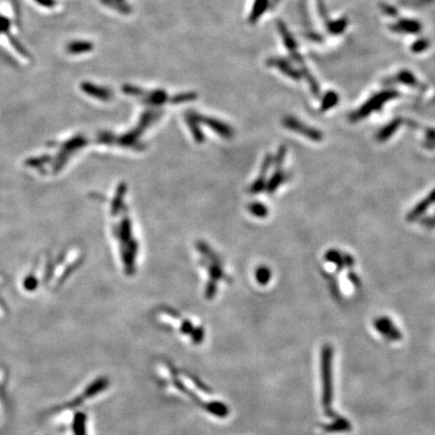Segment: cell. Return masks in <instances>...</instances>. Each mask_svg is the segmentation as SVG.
Instances as JSON below:
<instances>
[{
	"mask_svg": "<svg viewBox=\"0 0 435 435\" xmlns=\"http://www.w3.org/2000/svg\"><path fill=\"white\" fill-rule=\"evenodd\" d=\"M324 428L328 432L335 433V432L350 431L352 429V426H351V423L346 419L338 416L337 418H334V421L332 423L326 425Z\"/></svg>",
	"mask_w": 435,
	"mask_h": 435,
	"instance_id": "9c48e42d",
	"label": "cell"
},
{
	"mask_svg": "<svg viewBox=\"0 0 435 435\" xmlns=\"http://www.w3.org/2000/svg\"><path fill=\"white\" fill-rule=\"evenodd\" d=\"M346 277H347V279L350 280V282H351L354 286H356V287H360V286H361V280H360V277L357 275V273H356V272H354V271H353V269H349V270H347Z\"/></svg>",
	"mask_w": 435,
	"mask_h": 435,
	"instance_id": "e0dca14e",
	"label": "cell"
},
{
	"mask_svg": "<svg viewBox=\"0 0 435 435\" xmlns=\"http://www.w3.org/2000/svg\"><path fill=\"white\" fill-rule=\"evenodd\" d=\"M267 4L268 0H255L252 12L250 14V20L252 23L256 22L260 18V16L263 14L267 7Z\"/></svg>",
	"mask_w": 435,
	"mask_h": 435,
	"instance_id": "7c38bea8",
	"label": "cell"
},
{
	"mask_svg": "<svg viewBox=\"0 0 435 435\" xmlns=\"http://www.w3.org/2000/svg\"><path fill=\"white\" fill-rule=\"evenodd\" d=\"M8 39H9V41H10V44L12 45V47L15 48L22 56H24V57H30V53H28V51L25 49V48L20 44V42L15 38V37H12V36H8Z\"/></svg>",
	"mask_w": 435,
	"mask_h": 435,
	"instance_id": "2e32d148",
	"label": "cell"
},
{
	"mask_svg": "<svg viewBox=\"0 0 435 435\" xmlns=\"http://www.w3.org/2000/svg\"><path fill=\"white\" fill-rule=\"evenodd\" d=\"M433 205H435V188L419 202H417L412 208V210L407 214L406 216L407 222L412 223L419 220Z\"/></svg>",
	"mask_w": 435,
	"mask_h": 435,
	"instance_id": "8992f818",
	"label": "cell"
},
{
	"mask_svg": "<svg viewBox=\"0 0 435 435\" xmlns=\"http://www.w3.org/2000/svg\"><path fill=\"white\" fill-rule=\"evenodd\" d=\"M427 47H428V42H426L424 40H421V41L417 42L416 44H414L412 49L414 51H416V52H421L422 50H424Z\"/></svg>",
	"mask_w": 435,
	"mask_h": 435,
	"instance_id": "ffe728a7",
	"label": "cell"
},
{
	"mask_svg": "<svg viewBox=\"0 0 435 435\" xmlns=\"http://www.w3.org/2000/svg\"><path fill=\"white\" fill-rule=\"evenodd\" d=\"M93 48H94V46L90 42L76 41V42H71L67 46V51L71 54H80V53L89 52V51L93 50Z\"/></svg>",
	"mask_w": 435,
	"mask_h": 435,
	"instance_id": "8fae6325",
	"label": "cell"
},
{
	"mask_svg": "<svg viewBox=\"0 0 435 435\" xmlns=\"http://www.w3.org/2000/svg\"><path fill=\"white\" fill-rule=\"evenodd\" d=\"M398 96V93L393 90L383 91L381 93H378L376 95L370 98L362 107H360L357 111L353 112L350 116V119L352 122H359L362 119L367 118L374 112L380 111L384 104Z\"/></svg>",
	"mask_w": 435,
	"mask_h": 435,
	"instance_id": "3957f363",
	"label": "cell"
},
{
	"mask_svg": "<svg viewBox=\"0 0 435 435\" xmlns=\"http://www.w3.org/2000/svg\"><path fill=\"white\" fill-rule=\"evenodd\" d=\"M422 224L427 229H430V230L431 229H435V214L434 215H432L431 217H429L428 219H425L422 222Z\"/></svg>",
	"mask_w": 435,
	"mask_h": 435,
	"instance_id": "44dd1931",
	"label": "cell"
},
{
	"mask_svg": "<svg viewBox=\"0 0 435 435\" xmlns=\"http://www.w3.org/2000/svg\"><path fill=\"white\" fill-rule=\"evenodd\" d=\"M394 30L397 32H406L407 34H417L421 31V24L416 20L402 19L394 26Z\"/></svg>",
	"mask_w": 435,
	"mask_h": 435,
	"instance_id": "30bf717a",
	"label": "cell"
},
{
	"mask_svg": "<svg viewBox=\"0 0 435 435\" xmlns=\"http://www.w3.org/2000/svg\"><path fill=\"white\" fill-rule=\"evenodd\" d=\"M333 359L334 350L331 345L326 344L322 350L321 368L323 378V406L325 413L331 418H337L338 415L333 410L334 400V383H333Z\"/></svg>",
	"mask_w": 435,
	"mask_h": 435,
	"instance_id": "7a4b0ae2",
	"label": "cell"
},
{
	"mask_svg": "<svg viewBox=\"0 0 435 435\" xmlns=\"http://www.w3.org/2000/svg\"><path fill=\"white\" fill-rule=\"evenodd\" d=\"M398 80H399V82H401L403 84L410 85V86H416L418 84L417 79L410 72H401L398 76Z\"/></svg>",
	"mask_w": 435,
	"mask_h": 435,
	"instance_id": "9a60e30c",
	"label": "cell"
},
{
	"mask_svg": "<svg viewBox=\"0 0 435 435\" xmlns=\"http://www.w3.org/2000/svg\"><path fill=\"white\" fill-rule=\"evenodd\" d=\"M338 101V95H337L336 93H334V92H330V93H328V94L325 96V98H324V101H323V103H322L321 111L326 112V111H328V110H330V109L334 108V107L337 105Z\"/></svg>",
	"mask_w": 435,
	"mask_h": 435,
	"instance_id": "5bb4252c",
	"label": "cell"
},
{
	"mask_svg": "<svg viewBox=\"0 0 435 435\" xmlns=\"http://www.w3.org/2000/svg\"><path fill=\"white\" fill-rule=\"evenodd\" d=\"M51 253L48 251L40 252L31 265L24 270L18 279V289L26 296H34L47 288Z\"/></svg>",
	"mask_w": 435,
	"mask_h": 435,
	"instance_id": "6da1fadb",
	"label": "cell"
},
{
	"mask_svg": "<svg viewBox=\"0 0 435 435\" xmlns=\"http://www.w3.org/2000/svg\"><path fill=\"white\" fill-rule=\"evenodd\" d=\"M5 282H6V280H5L4 275L0 273V320L5 318L9 312L6 301L4 299V296L2 295V289L5 285Z\"/></svg>",
	"mask_w": 435,
	"mask_h": 435,
	"instance_id": "4fadbf2b",
	"label": "cell"
},
{
	"mask_svg": "<svg viewBox=\"0 0 435 435\" xmlns=\"http://www.w3.org/2000/svg\"><path fill=\"white\" fill-rule=\"evenodd\" d=\"M81 89L87 95H90V96L99 99V100L105 101V100H109L111 98V92L109 90H107L106 88H103L101 86L95 85L93 83L84 82L81 85Z\"/></svg>",
	"mask_w": 435,
	"mask_h": 435,
	"instance_id": "52a82bcc",
	"label": "cell"
},
{
	"mask_svg": "<svg viewBox=\"0 0 435 435\" xmlns=\"http://www.w3.org/2000/svg\"><path fill=\"white\" fill-rule=\"evenodd\" d=\"M270 278V271L267 268H261L258 271V280L260 281V283H267L268 280Z\"/></svg>",
	"mask_w": 435,
	"mask_h": 435,
	"instance_id": "ac0fdd59",
	"label": "cell"
},
{
	"mask_svg": "<svg viewBox=\"0 0 435 435\" xmlns=\"http://www.w3.org/2000/svg\"><path fill=\"white\" fill-rule=\"evenodd\" d=\"M9 28H10V20L5 16L0 15V35L9 33Z\"/></svg>",
	"mask_w": 435,
	"mask_h": 435,
	"instance_id": "d6986e66",
	"label": "cell"
},
{
	"mask_svg": "<svg viewBox=\"0 0 435 435\" xmlns=\"http://www.w3.org/2000/svg\"><path fill=\"white\" fill-rule=\"evenodd\" d=\"M403 123L402 119H394L392 120L388 125L384 126L380 131H378V133L376 134V139L379 142H385L387 140H389L392 135L398 130V128L401 126V124Z\"/></svg>",
	"mask_w": 435,
	"mask_h": 435,
	"instance_id": "ba28073f",
	"label": "cell"
},
{
	"mask_svg": "<svg viewBox=\"0 0 435 435\" xmlns=\"http://www.w3.org/2000/svg\"><path fill=\"white\" fill-rule=\"evenodd\" d=\"M283 125L288 130L298 133L311 141L321 142L324 139V134L320 130L301 122L299 119L295 117H292V116L286 117L283 120Z\"/></svg>",
	"mask_w": 435,
	"mask_h": 435,
	"instance_id": "277c9868",
	"label": "cell"
},
{
	"mask_svg": "<svg viewBox=\"0 0 435 435\" xmlns=\"http://www.w3.org/2000/svg\"><path fill=\"white\" fill-rule=\"evenodd\" d=\"M35 2H37L39 5L44 6L46 8H51L53 6H55L56 2L55 0H34Z\"/></svg>",
	"mask_w": 435,
	"mask_h": 435,
	"instance_id": "7402d4cb",
	"label": "cell"
},
{
	"mask_svg": "<svg viewBox=\"0 0 435 435\" xmlns=\"http://www.w3.org/2000/svg\"><path fill=\"white\" fill-rule=\"evenodd\" d=\"M374 327L376 331L388 340L396 341L400 340L402 338L399 329L395 326L393 321L387 316H380L376 318L374 321Z\"/></svg>",
	"mask_w": 435,
	"mask_h": 435,
	"instance_id": "5b68a950",
	"label": "cell"
}]
</instances>
